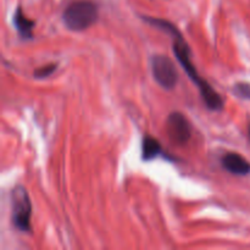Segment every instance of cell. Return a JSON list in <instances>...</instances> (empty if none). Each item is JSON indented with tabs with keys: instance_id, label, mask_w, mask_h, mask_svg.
<instances>
[{
	"instance_id": "10",
	"label": "cell",
	"mask_w": 250,
	"mask_h": 250,
	"mask_svg": "<svg viewBox=\"0 0 250 250\" xmlns=\"http://www.w3.org/2000/svg\"><path fill=\"white\" fill-rule=\"evenodd\" d=\"M58 68V63H49V65L42 66V67L36 68L33 72L34 78H39V80H43V78L49 77L50 75H53L54 72Z\"/></svg>"
},
{
	"instance_id": "5",
	"label": "cell",
	"mask_w": 250,
	"mask_h": 250,
	"mask_svg": "<svg viewBox=\"0 0 250 250\" xmlns=\"http://www.w3.org/2000/svg\"><path fill=\"white\" fill-rule=\"evenodd\" d=\"M166 129L175 144H186L192 137V127L186 116L181 112H171L166 121Z\"/></svg>"
},
{
	"instance_id": "4",
	"label": "cell",
	"mask_w": 250,
	"mask_h": 250,
	"mask_svg": "<svg viewBox=\"0 0 250 250\" xmlns=\"http://www.w3.org/2000/svg\"><path fill=\"white\" fill-rule=\"evenodd\" d=\"M150 63L153 77L159 85L164 89H173L178 81V73L173 61L166 55H154Z\"/></svg>"
},
{
	"instance_id": "3",
	"label": "cell",
	"mask_w": 250,
	"mask_h": 250,
	"mask_svg": "<svg viewBox=\"0 0 250 250\" xmlns=\"http://www.w3.org/2000/svg\"><path fill=\"white\" fill-rule=\"evenodd\" d=\"M32 203L26 188L16 186L11 192V221L20 232L32 231Z\"/></svg>"
},
{
	"instance_id": "1",
	"label": "cell",
	"mask_w": 250,
	"mask_h": 250,
	"mask_svg": "<svg viewBox=\"0 0 250 250\" xmlns=\"http://www.w3.org/2000/svg\"><path fill=\"white\" fill-rule=\"evenodd\" d=\"M142 19L146 22H148V23H150L151 26L166 32V33L170 34V36L172 37L173 53H175L178 62L182 66L183 70L186 71L188 77L190 78V81H192V82L197 85L198 89H199L200 97H202L205 106L209 110H211V111H221V110L224 109V99H222L221 95L208 83V81H205L204 78L200 77L197 68H195L192 60H190L189 46H188L185 38H183L182 33L178 31L177 27L173 23H171L170 21H167V20L155 19V17L149 16H142Z\"/></svg>"
},
{
	"instance_id": "9",
	"label": "cell",
	"mask_w": 250,
	"mask_h": 250,
	"mask_svg": "<svg viewBox=\"0 0 250 250\" xmlns=\"http://www.w3.org/2000/svg\"><path fill=\"white\" fill-rule=\"evenodd\" d=\"M233 93L236 97L244 100H250V83L248 82H238L234 84Z\"/></svg>"
},
{
	"instance_id": "2",
	"label": "cell",
	"mask_w": 250,
	"mask_h": 250,
	"mask_svg": "<svg viewBox=\"0 0 250 250\" xmlns=\"http://www.w3.org/2000/svg\"><path fill=\"white\" fill-rule=\"evenodd\" d=\"M98 20V7L90 0H77L68 5L62 14L66 28L81 32L89 28Z\"/></svg>"
},
{
	"instance_id": "7",
	"label": "cell",
	"mask_w": 250,
	"mask_h": 250,
	"mask_svg": "<svg viewBox=\"0 0 250 250\" xmlns=\"http://www.w3.org/2000/svg\"><path fill=\"white\" fill-rule=\"evenodd\" d=\"M14 22L15 28L19 32L20 37L24 41H29V39L33 38V28H34V21L33 20L26 17V15L23 14V10L21 6H17L16 11L14 14Z\"/></svg>"
},
{
	"instance_id": "6",
	"label": "cell",
	"mask_w": 250,
	"mask_h": 250,
	"mask_svg": "<svg viewBox=\"0 0 250 250\" xmlns=\"http://www.w3.org/2000/svg\"><path fill=\"white\" fill-rule=\"evenodd\" d=\"M222 167L236 176H247L250 173V163L238 153H227L221 160Z\"/></svg>"
},
{
	"instance_id": "8",
	"label": "cell",
	"mask_w": 250,
	"mask_h": 250,
	"mask_svg": "<svg viewBox=\"0 0 250 250\" xmlns=\"http://www.w3.org/2000/svg\"><path fill=\"white\" fill-rule=\"evenodd\" d=\"M161 144L156 138L151 136H144L142 141V159L143 161H151L161 154Z\"/></svg>"
},
{
	"instance_id": "11",
	"label": "cell",
	"mask_w": 250,
	"mask_h": 250,
	"mask_svg": "<svg viewBox=\"0 0 250 250\" xmlns=\"http://www.w3.org/2000/svg\"><path fill=\"white\" fill-rule=\"evenodd\" d=\"M249 139H250V126H249Z\"/></svg>"
}]
</instances>
